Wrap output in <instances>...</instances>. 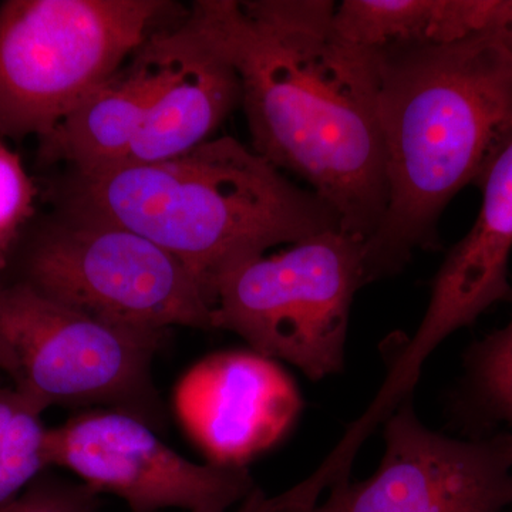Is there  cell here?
<instances>
[{"label": "cell", "instance_id": "obj_4", "mask_svg": "<svg viewBox=\"0 0 512 512\" xmlns=\"http://www.w3.org/2000/svg\"><path fill=\"white\" fill-rule=\"evenodd\" d=\"M167 336L103 322L0 278V372L42 413L97 406L164 430L153 362Z\"/></svg>", "mask_w": 512, "mask_h": 512}, {"label": "cell", "instance_id": "obj_2", "mask_svg": "<svg viewBox=\"0 0 512 512\" xmlns=\"http://www.w3.org/2000/svg\"><path fill=\"white\" fill-rule=\"evenodd\" d=\"M379 55L386 211L365 244L367 282L439 248V221L512 138V46L491 33Z\"/></svg>", "mask_w": 512, "mask_h": 512}, {"label": "cell", "instance_id": "obj_10", "mask_svg": "<svg viewBox=\"0 0 512 512\" xmlns=\"http://www.w3.org/2000/svg\"><path fill=\"white\" fill-rule=\"evenodd\" d=\"M174 407L211 464L247 467L288 433L302 400L275 360L254 350H229L205 357L185 373Z\"/></svg>", "mask_w": 512, "mask_h": 512}, {"label": "cell", "instance_id": "obj_11", "mask_svg": "<svg viewBox=\"0 0 512 512\" xmlns=\"http://www.w3.org/2000/svg\"><path fill=\"white\" fill-rule=\"evenodd\" d=\"M478 187L483 202L476 222L448 252L434 276L429 306L419 328L389 363L390 376L402 386L419 382L424 363L444 340L473 325L495 303L510 301L512 138Z\"/></svg>", "mask_w": 512, "mask_h": 512}, {"label": "cell", "instance_id": "obj_6", "mask_svg": "<svg viewBox=\"0 0 512 512\" xmlns=\"http://www.w3.org/2000/svg\"><path fill=\"white\" fill-rule=\"evenodd\" d=\"M362 238L340 228L229 266L214 285V329L313 380L345 369L350 311L369 284Z\"/></svg>", "mask_w": 512, "mask_h": 512}, {"label": "cell", "instance_id": "obj_16", "mask_svg": "<svg viewBox=\"0 0 512 512\" xmlns=\"http://www.w3.org/2000/svg\"><path fill=\"white\" fill-rule=\"evenodd\" d=\"M463 387L464 407L474 419L512 427V315L468 349Z\"/></svg>", "mask_w": 512, "mask_h": 512}, {"label": "cell", "instance_id": "obj_12", "mask_svg": "<svg viewBox=\"0 0 512 512\" xmlns=\"http://www.w3.org/2000/svg\"><path fill=\"white\" fill-rule=\"evenodd\" d=\"M185 49L183 26L154 32L119 72L39 138L43 165L64 163L87 175L126 163L151 111L178 72Z\"/></svg>", "mask_w": 512, "mask_h": 512}, {"label": "cell", "instance_id": "obj_5", "mask_svg": "<svg viewBox=\"0 0 512 512\" xmlns=\"http://www.w3.org/2000/svg\"><path fill=\"white\" fill-rule=\"evenodd\" d=\"M160 0L0 3V136H47L153 35Z\"/></svg>", "mask_w": 512, "mask_h": 512}, {"label": "cell", "instance_id": "obj_14", "mask_svg": "<svg viewBox=\"0 0 512 512\" xmlns=\"http://www.w3.org/2000/svg\"><path fill=\"white\" fill-rule=\"evenodd\" d=\"M333 26L363 49L447 43V0H343Z\"/></svg>", "mask_w": 512, "mask_h": 512}, {"label": "cell", "instance_id": "obj_20", "mask_svg": "<svg viewBox=\"0 0 512 512\" xmlns=\"http://www.w3.org/2000/svg\"><path fill=\"white\" fill-rule=\"evenodd\" d=\"M505 446H507L508 454H510L512 460V431H505L503 433Z\"/></svg>", "mask_w": 512, "mask_h": 512}, {"label": "cell", "instance_id": "obj_3", "mask_svg": "<svg viewBox=\"0 0 512 512\" xmlns=\"http://www.w3.org/2000/svg\"><path fill=\"white\" fill-rule=\"evenodd\" d=\"M63 205L170 252L200 281L212 309L215 282L229 266L340 228L315 192L229 136L160 163L72 173Z\"/></svg>", "mask_w": 512, "mask_h": 512}, {"label": "cell", "instance_id": "obj_17", "mask_svg": "<svg viewBox=\"0 0 512 512\" xmlns=\"http://www.w3.org/2000/svg\"><path fill=\"white\" fill-rule=\"evenodd\" d=\"M37 188L22 160L0 140V275L8 271L35 215Z\"/></svg>", "mask_w": 512, "mask_h": 512}, {"label": "cell", "instance_id": "obj_8", "mask_svg": "<svg viewBox=\"0 0 512 512\" xmlns=\"http://www.w3.org/2000/svg\"><path fill=\"white\" fill-rule=\"evenodd\" d=\"M46 454L49 467L72 471L94 493L114 494L133 512H225L256 490L248 467L194 463L148 424L114 410H89L50 427Z\"/></svg>", "mask_w": 512, "mask_h": 512}, {"label": "cell", "instance_id": "obj_19", "mask_svg": "<svg viewBox=\"0 0 512 512\" xmlns=\"http://www.w3.org/2000/svg\"><path fill=\"white\" fill-rule=\"evenodd\" d=\"M468 35L491 33L512 46V0H466Z\"/></svg>", "mask_w": 512, "mask_h": 512}, {"label": "cell", "instance_id": "obj_15", "mask_svg": "<svg viewBox=\"0 0 512 512\" xmlns=\"http://www.w3.org/2000/svg\"><path fill=\"white\" fill-rule=\"evenodd\" d=\"M42 414L12 387H0V507L49 468Z\"/></svg>", "mask_w": 512, "mask_h": 512}, {"label": "cell", "instance_id": "obj_7", "mask_svg": "<svg viewBox=\"0 0 512 512\" xmlns=\"http://www.w3.org/2000/svg\"><path fill=\"white\" fill-rule=\"evenodd\" d=\"M12 266L10 279L103 322L153 332L214 329L212 303L190 269L113 222L64 212L19 242Z\"/></svg>", "mask_w": 512, "mask_h": 512}, {"label": "cell", "instance_id": "obj_1", "mask_svg": "<svg viewBox=\"0 0 512 512\" xmlns=\"http://www.w3.org/2000/svg\"><path fill=\"white\" fill-rule=\"evenodd\" d=\"M332 0H200L188 20L238 74L252 150L298 175L367 241L386 211L377 50L349 45Z\"/></svg>", "mask_w": 512, "mask_h": 512}, {"label": "cell", "instance_id": "obj_13", "mask_svg": "<svg viewBox=\"0 0 512 512\" xmlns=\"http://www.w3.org/2000/svg\"><path fill=\"white\" fill-rule=\"evenodd\" d=\"M178 72L161 94L143 133L123 165L151 164L183 156L205 141L241 106L234 66L190 20ZM120 165V167H123Z\"/></svg>", "mask_w": 512, "mask_h": 512}, {"label": "cell", "instance_id": "obj_21", "mask_svg": "<svg viewBox=\"0 0 512 512\" xmlns=\"http://www.w3.org/2000/svg\"><path fill=\"white\" fill-rule=\"evenodd\" d=\"M505 512H512V504L510 505V507L507 508V511Z\"/></svg>", "mask_w": 512, "mask_h": 512}, {"label": "cell", "instance_id": "obj_18", "mask_svg": "<svg viewBox=\"0 0 512 512\" xmlns=\"http://www.w3.org/2000/svg\"><path fill=\"white\" fill-rule=\"evenodd\" d=\"M0 512H103L100 495L82 481L64 480L43 473Z\"/></svg>", "mask_w": 512, "mask_h": 512}, {"label": "cell", "instance_id": "obj_9", "mask_svg": "<svg viewBox=\"0 0 512 512\" xmlns=\"http://www.w3.org/2000/svg\"><path fill=\"white\" fill-rule=\"evenodd\" d=\"M383 426L376 473L333 485L311 512H505L512 504L503 433L477 440L444 436L421 423L412 400Z\"/></svg>", "mask_w": 512, "mask_h": 512}]
</instances>
